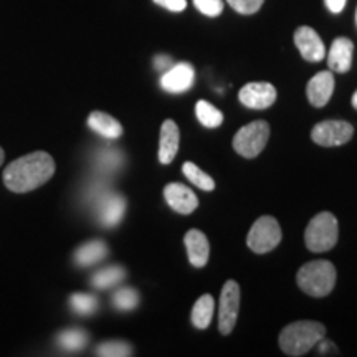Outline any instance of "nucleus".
<instances>
[{"mask_svg":"<svg viewBox=\"0 0 357 357\" xmlns=\"http://www.w3.org/2000/svg\"><path fill=\"white\" fill-rule=\"evenodd\" d=\"M174 65L172 58L167 56V55H158L154 58V68L160 71V73H164V71H167L171 66Z\"/></svg>","mask_w":357,"mask_h":357,"instance_id":"obj_32","label":"nucleus"},{"mask_svg":"<svg viewBox=\"0 0 357 357\" xmlns=\"http://www.w3.org/2000/svg\"><path fill=\"white\" fill-rule=\"evenodd\" d=\"M354 128L346 121H323L316 124L311 131V139L318 146L336 147L352 139Z\"/></svg>","mask_w":357,"mask_h":357,"instance_id":"obj_8","label":"nucleus"},{"mask_svg":"<svg viewBox=\"0 0 357 357\" xmlns=\"http://www.w3.org/2000/svg\"><path fill=\"white\" fill-rule=\"evenodd\" d=\"M324 3L333 13H341L346 7V0H324Z\"/></svg>","mask_w":357,"mask_h":357,"instance_id":"obj_33","label":"nucleus"},{"mask_svg":"<svg viewBox=\"0 0 357 357\" xmlns=\"http://www.w3.org/2000/svg\"><path fill=\"white\" fill-rule=\"evenodd\" d=\"M124 276H126L124 268L114 265V266L105 268V270H100L96 275H93L91 283L95 288L106 289V288L114 287V284H118L119 281H123Z\"/></svg>","mask_w":357,"mask_h":357,"instance_id":"obj_21","label":"nucleus"},{"mask_svg":"<svg viewBox=\"0 0 357 357\" xmlns=\"http://www.w3.org/2000/svg\"><path fill=\"white\" fill-rule=\"evenodd\" d=\"M227 2L235 12L242 13V15H252L260 10L265 0H227Z\"/></svg>","mask_w":357,"mask_h":357,"instance_id":"obj_29","label":"nucleus"},{"mask_svg":"<svg viewBox=\"0 0 357 357\" xmlns=\"http://www.w3.org/2000/svg\"><path fill=\"white\" fill-rule=\"evenodd\" d=\"M326 336V328L318 321H298L280 333V347L287 356H303Z\"/></svg>","mask_w":357,"mask_h":357,"instance_id":"obj_2","label":"nucleus"},{"mask_svg":"<svg viewBox=\"0 0 357 357\" xmlns=\"http://www.w3.org/2000/svg\"><path fill=\"white\" fill-rule=\"evenodd\" d=\"M3 159H6V153H3V149H2V147H0V166H2Z\"/></svg>","mask_w":357,"mask_h":357,"instance_id":"obj_34","label":"nucleus"},{"mask_svg":"<svg viewBox=\"0 0 357 357\" xmlns=\"http://www.w3.org/2000/svg\"><path fill=\"white\" fill-rule=\"evenodd\" d=\"M352 53H354V43L349 38H336L328 55L329 68L337 73H347L352 66Z\"/></svg>","mask_w":357,"mask_h":357,"instance_id":"obj_16","label":"nucleus"},{"mask_svg":"<svg viewBox=\"0 0 357 357\" xmlns=\"http://www.w3.org/2000/svg\"><path fill=\"white\" fill-rule=\"evenodd\" d=\"M334 86H336V82H334V75L331 71H319L307 82V100L314 108H323L331 100Z\"/></svg>","mask_w":357,"mask_h":357,"instance_id":"obj_13","label":"nucleus"},{"mask_svg":"<svg viewBox=\"0 0 357 357\" xmlns=\"http://www.w3.org/2000/svg\"><path fill=\"white\" fill-rule=\"evenodd\" d=\"M356 22H357V12H356Z\"/></svg>","mask_w":357,"mask_h":357,"instance_id":"obj_36","label":"nucleus"},{"mask_svg":"<svg viewBox=\"0 0 357 357\" xmlns=\"http://www.w3.org/2000/svg\"><path fill=\"white\" fill-rule=\"evenodd\" d=\"M240 310V287L234 280H229L223 284L218 303V329L222 334L234 331Z\"/></svg>","mask_w":357,"mask_h":357,"instance_id":"obj_7","label":"nucleus"},{"mask_svg":"<svg viewBox=\"0 0 357 357\" xmlns=\"http://www.w3.org/2000/svg\"><path fill=\"white\" fill-rule=\"evenodd\" d=\"M70 306L71 310L78 314L88 316L93 314L98 307V300L91 294H83V293H77V294H71L70 296Z\"/></svg>","mask_w":357,"mask_h":357,"instance_id":"obj_25","label":"nucleus"},{"mask_svg":"<svg viewBox=\"0 0 357 357\" xmlns=\"http://www.w3.org/2000/svg\"><path fill=\"white\" fill-rule=\"evenodd\" d=\"M55 174V160L45 151H35L13 160L3 171V184L15 194H25L47 184Z\"/></svg>","mask_w":357,"mask_h":357,"instance_id":"obj_1","label":"nucleus"},{"mask_svg":"<svg viewBox=\"0 0 357 357\" xmlns=\"http://www.w3.org/2000/svg\"><path fill=\"white\" fill-rule=\"evenodd\" d=\"M178 126L172 119L162 123L160 126V141H159V160L160 164L167 166L176 159L178 151Z\"/></svg>","mask_w":357,"mask_h":357,"instance_id":"obj_17","label":"nucleus"},{"mask_svg":"<svg viewBox=\"0 0 357 357\" xmlns=\"http://www.w3.org/2000/svg\"><path fill=\"white\" fill-rule=\"evenodd\" d=\"M154 3L171 12H182L187 7V0H154Z\"/></svg>","mask_w":357,"mask_h":357,"instance_id":"obj_31","label":"nucleus"},{"mask_svg":"<svg viewBox=\"0 0 357 357\" xmlns=\"http://www.w3.org/2000/svg\"><path fill=\"white\" fill-rule=\"evenodd\" d=\"M213 307H215V303H213V298L211 294L200 296L199 300L195 301L194 307H192V324L197 329H207L213 318Z\"/></svg>","mask_w":357,"mask_h":357,"instance_id":"obj_20","label":"nucleus"},{"mask_svg":"<svg viewBox=\"0 0 357 357\" xmlns=\"http://www.w3.org/2000/svg\"><path fill=\"white\" fill-rule=\"evenodd\" d=\"M281 227L275 217L263 215L253 223L248 231L247 245L255 253H268L275 250L281 242Z\"/></svg>","mask_w":357,"mask_h":357,"instance_id":"obj_6","label":"nucleus"},{"mask_svg":"<svg viewBox=\"0 0 357 357\" xmlns=\"http://www.w3.org/2000/svg\"><path fill=\"white\" fill-rule=\"evenodd\" d=\"M339 225L337 218L329 212H321L311 218L305 230V243L307 250L323 253L337 243Z\"/></svg>","mask_w":357,"mask_h":357,"instance_id":"obj_4","label":"nucleus"},{"mask_svg":"<svg viewBox=\"0 0 357 357\" xmlns=\"http://www.w3.org/2000/svg\"><path fill=\"white\" fill-rule=\"evenodd\" d=\"M113 305L119 311H132L134 307L139 305V293L132 288H121L114 293Z\"/></svg>","mask_w":357,"mask_h":357,"instance_id":"obj_26","label":"nucleus"},{"mask_svg":"<svg viewBox=\"0 0 357 357\" xmlns=\"http://www.w3.org/2000/svg\"><path fill=\"white\" fill-rule=\"evenodd\" d=\"M96 354L102 357H126L132 354V347L123 341H108L98 346Z\"/></svg>","mask_w":357,"mask_h":357,"instance_id":"obj_27","label":"nucleus"},{"mask_svg":"<svg viewBox=\"0 0 357 357\" xmlns=\"http://www.w3.org/2000/svg\"><path fill=\"white\" fill-rule=\"evenodd\" d=\"M123 164V155L119 151L114 149H106L101 151V154L98 155V166L105 171H114Z\"/></svg>","mask_w":357,"mask_h":357,"instance_id":"obj_28","label":"nucleus"},{"mask_svg":"<svg viewBox=\"0 0 357 357\" xmlns=\"http://www.w3.org/2000/svg\"><path fill=\"white\" fill-rule=\"evenodd\" d=\"M184 242L190 265L195 268H202L207 265L208 255H211V245H208V240L205 234L195 229L189 230L185 234Z\"/></svg>","mask_w":357,"mask_h":357,"instance_id":"obj_15","label":"nucleus"},{"mask_svg":"<svg viewBox=\"0 0 357 357\" xmlns=\"http://www.w3.org/2000/svg\"><path fill=\"white\" fill-rule=\"evenodd\" d=\"M238 100L250 109H266L276 101V89L271 83H248L240 89Z\"/></svg>","mask_w":357,"mask_h":357,"instance_id":"obj_9","label":"nucleus"},{"mask_svg":"<svg viewBox=\"0 0 357 357\" xmlns=\"http://www.w3.org/2000/svg\"><path fill=\"white\" fill-rule=\"evenodd\" d=\"M294 45L300 50L301 56L306 61H312V63H318L326 56V48L323 40L316 30H312L311 26H300V29L294 32Z\"/></svg>","mask_w":357,"mask_h":357,"instance_id":"obj_11","label":"nucleus"},{"mask_svg":"<svg viewBox=\"0 0 357 357\" xmlns=\"http://www.w3.org/2000/svg\"><path fill=\"white\" fill-rule=\"evenodd\" d=\"M352 106H354V108L357 109V91L354 93V95H352Z\"/></svg>","mask_w":357,"mask_h":357,"instance_id":"obj_35","label":"nucleus"},{"mask_svg":"<svg viewBox=\"0 0 357 357\" xmlns=\"http://www.w3.org/2000/svg\"><path fill=\"white\" fill-rule=\"evenodd\" d=\"M270 137V124L266 121H253L238 129L234 137V149L247 159L257 158L265 149Z\"/></svg>","mask_w":357,"mask_h":357,"instance_id":"obj_5","label":"nucleus"},{"mask_svg":"<svg viewBox=\"0 0 357 357\" xmlns=\"http://www.w3.org/2000/svg\"><path fill=\"white\" fill-rule=\"evenodd\" d=\"M182 172H184V176L189 178L192 184L197 185L199 189L207 192L215 189V181H213L207 172H204L199 166H195L194 162H185L184 166H182Z\"/></svg>","mask_w":357,"mask_h":357,"instance_id":"obj_23","label":"nucleus"},{"mask_svg":"<svg viewBox=\"0 0 357 357\" xmlns=\"http://www.w3.org/2000/svg\"><path fill=\"white\" fill-rule=\"evenodd\" d=\"M164 199H166L169 207L181 215H189L199 205L197 195L189 187L178 184V182H172V184L164 187Z\"/></svg>","mask_w":357,"mask_h":357,"instance_id":"obj_12","label":"nucleus"},{"mask_svg":"<svg viewBox=\"0 0 357 357\" xmlns=\"http://www.w3.org/2000/svg\"><path fill=\"white\" fill-rule=\"evenodd\" d=\"M108 255V247H106L105 242L101 240H93V242H88L79 247L77 252H75V261L79 266H91L95 263L101 261L102 258Z\"/></svg>","mask_w":357,"mask_h":357,"instance_id":"obj_19","label":"nucleus"},{"mask_svg":"<svg viewBox=\"0 0 357 357\" xmlns=\"http://www.w3.org/2000/svg\"><path fill=\"white\" fill-rule=\"evenodd\" d=\"M194 6L207 17H218L223 12L222 0H194Z\"/></svg>","mask_w":357,"mask_h":357,"instance_id":"obj_30","label":"nucleus"},{"mask_svg":"<svg viewBox=\"0 0 357 357\" xmlns=\"http://www.w3.org/2000/svg\"><path fill=\"white\" fill-rule=\"evenodd\" d=\"M88 126L91 131L106 137V139H118L123 136V126L116 121L113 116L102 113V111H93L88 118Z\"/></svg>","mask_w":357,"mask_h":357,"instance_id":"obj_18","label":"nucleus"},{"mask_svg":"<svg viewBox=\"0 0 357 357\" xmlns=\"http://www.w3.org/2000/svg\"><path fill=\"white\" fill-rule=\"evenodd\" d=\"M126 212V200L119 194H101L98 202V215L101 225L116 227Z\"/></svg>","mask_w":357,"mask_h":357,"instance_id":"obj_14","label":"nucleus"},{"mask_svg":"<svg viewBox=\"0 0 357 357\" xmlns=\"http://www.w3.org/2000/svg\"><path fill=\"white\" fill-rule=\"evenodd\" d=\"M56 341L66 351H79L86 346L88 334L83 329H66L58 334Z\"/></svg>","mask_w":357,"mask_h":357,"instance_id":"obj_24","label":"nucleus"},{"mask_svg":"<svg viewBox=\"0 0 357 357\" xmlns=\"http://www.w3.org/2000/svg\"><path fill=\"white\" fill-rule=\"evenodd\" d=\"M298 287L312 298L328 296L336 284V268L328 260H314L300 268Z\"/></svg>","mask_w":357,"mask_h":357,"instance_id":"obj_3","label":"nucleus"},{"mask_svg":"<svg viewBox=\"0 0 357 357\" xmlns=\"http://www.w3.org/2000/svg\"><path fill=\"white\" fill-rule=\"evenodd\" d=\"M195 79L194 66L185 61L172 65L167 71H164L160 77V86L167 93H184L190 89Z\"/></svg>","mask_w":357,"mask_h":357,"instance_id":"obj_10","label":"nucleus"},{"mask_svg":"<svg viewBox=\"0 0 357 357\" xmlns=\"http://www.w3.org/2000/svg\"><path fill=\"white\" fill-rule=\"evenodd\" d=\"M195 114H197V119L205 128H218L223 123L222 111L205 100H200L195 105Z\"/></svg>","mask_w":357,"mask_h":357,"instance_id":"obj_22","label":"nucleus"}]
</instances>
